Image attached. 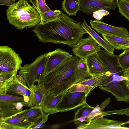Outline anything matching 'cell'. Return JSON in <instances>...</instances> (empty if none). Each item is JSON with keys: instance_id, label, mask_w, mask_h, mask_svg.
Instances as JSON below:
<instances>
[{"instance_id": "obj_1", "label": "cell", "mask_w": 129, "mask_h": 129, "mask_svg": "<svg viewBox=\"0 0 129 129\" xmlns=\"http://www.w3.org/2000/svg\"><path fill=\"white\" fill-rule=\"evenodd\" d=\"M33 31L40 42L64 44L72 48L87 33L80 23L62 11L57 19L44 24L39 23Z\"/></svg>"}, {"instance_id": "obj_2", "label": "cell", "mask_w": 129, "mask_h": 129, "mask_svg": "<svg viewBox=\"0 0 129 129\" xmlns=\"http://www.w3.org/2000/svg\"><path fill=\"white\" fill-rule=\"evenodd\" d=\"M80 59L76 55L63 61L37 81L45 93L57 96L66 92L75 84L74 73Z\"/></svg>"}, {"instance_id": "obj_3", "label": "cell", "mask_w": 129, "mask_h": 129, "mask_svg": "<svg viewBox=\"0 0 129 129\" xmlns=\"http://www.w3.org/2000/svg\"><path fill=\"white\" fill-rule=\"evenodd\" d=\"M6 13L9 23L20 30L34 27L41 20L39 13L27 0H19L9 6Z\"/></svg>"}, {"instance_id": "obj_4", "label": "cell", "mask_w": 129, "mask_h": 129, "mask_svg": "<svg viewBox=\"0 0 129 129\" xmlns=\"http://www.w3.org/2000/svg\"><path fill=\"white\" fill-rule=\"evenodd\" d=\"M123 74L111 73L98 87L101 90L110 93L118 102H129V88Z\"/></svg>"}, {"instance_id": "obj_5", "label": "cell", "mask_w": 129, "mask_h": 129, "mask_svg": "<svg viewBox=\"0 0 129 129\" xmlns=\"http://www.w3.org/2000/svg\"><path fill=\"white\" fill-rule=\"evenodd\" d=\"M47 58V53L37 57L31 63L21 67L19 74L22 76L29 87L43 75Z\"/></svg>"}, {"instance_id": "obj_6", "label": "cell", "mask_w": 129, "mask_h": 129, "mask_svg": "<svg viewBox=\"0 0 129 129\" xmlns=\"http://www.w3.org/2000/svg\"><path fill=\"white\" fill-rule=\"evenodd\" d=\"M22 60L15 51L8 46H0V74L17 71Z\"/></svg>"}, {"instance_id": "obj_7", "label": "cell", "mask_w": 129, "mask_h": 129, "mask_svg": "<svg viewBox=\"0 0 129 129\" xmlns=\"http://www.w3.org/2000/svg\"><path fill=\"white\" fill-rule=\"evenodd\" d=\"M87 96L84 92H72L68 90L58 106V112H66L78 108L86 103Z\"/></svg>"}, {"instance_id": "obj_8", "label": "cell", "mask_w": 129, "mask_h": 129, "mask_svg": "<svg viewBox=\"0 0 129 129\" xmlns=\"http://www.w3.org/2000/svg\"><path fill=\"white\" fill-rule=\"evenodd\" d=\"M101 46L91 36L81 38L73 48L72 52L80 59H86L100 49Z\"/></svg>"}, {"instance_id": "obj_9", "label": "cell", "mask_w": 129, "mask_h": 129, "mask_svg": "<svg viewBox=\"0 0 129 129\" xmlns=\"http://www.w3.org/2000/svg\"><path fill=\"white\" fill-rule=\"evenodd\" d=\"M79 10L89 14L101 9L110 11L117 7L116 0H79Z\"/></svg>"}, {"instance_id": "obj_10", "label": "cell", "mask_w": 129, "mask_h": 129, "mask_svg": "<svg viewBox=\"0 0 129 129\" xmlns=\"http://www.w3.org/2000/svg\"><path fill=\"white\" fill-rule=\"evenodd\" d=\"M90 23L93 29L102 35H112L129 38V33L125 27L113 26L97 20H90Z\"/></svg>"}, {"instance_id": "obj_11", "label": "cell", "mask_w": 129, "mask_h": 129, "mask_svg": "<svg viewBox=\"0 0 129 129\" xmlns=\"http://www.w3.org/2000/svg\"><path fill=\"white\" fill-rule=\"evenodd\" d=\"M123 122L101 117L87 123H82L77 128L78 129H129L126 127Z\"/></svg>"}, {"instance_id": "obj_12", "label": "cell", "mask_w": 129, "mask_h": 129, "mask_svg": "<svg viewBox=\"0 0 129 129\" xmlns=\"http://www.w3.org/2000/svg\"><path fill=\"white\" fill-rule=\"evenodd\" d=\"M22 111L10 117L0 118V129H29L34 123L22 117Z\"/></svg>"}, {"instance_id": "obj_13", "label": "cell", "mask_w": 129, "mask_h": 129, "mask_svg": "<svg viewBox=\"0 0 129 129\" xmlns=\"http://www.w3.org/2000/svg\"><path fill=\"white\" fill-rule=\"evenodd\" d=\"M22 76H14L6 87L7 94L18 96H29L30 89L28 87Z\"/></svg>"}, {"instance_id": "obj_14", "label": "cell", "mask_w": 129, "mask_h": 129, "mask_svg": "<svg viewBox=\"0 0 129 129\" xmlns=\"http://www.w3.org/2000/svg\"><path fill=\"white\" fill-rule=\"evenodd\" d=\"M47 60L43 75L48 73L61 63L73 56L69 52L60 48L49 52L47 53Z\"/></svg>"}, {"instance_id": "obj_15", "label": "cell", "mask_w": 129, "mask_h": 129, "mask_svg": "<svg viewBox=\"0 0 129 129\" xmlns=\"http://www.w3.org/2000/svg\"><path fill=\"white\" fill-rule=\"evenodd\" d=\"M66 92L56 96L45 94L41 100L39 106L45 113L53 114L58 112V106Z\"/></svg>"}, {"instance_id": "obj_16", "label": "cell", "mask_w": 129, "mask_h": 129, "mask_svg": "<svg viewBox=\"0 0 129 129\" xmlns=\"http://www.w3.org/2000/svg\"><path fill=\"white\" fill-rule=\"evenodd\" d=\"M97 53L104 66L111 73H119L123 72L118 66V55H114L101 49Z\"/></svg>"}, {"instance_id": "obj_17", "label": "cell", "mask_w": 129, "mask_h": 129, "mask_svg": "<svg viewBox=\"0 0 129 129\" xmlns=\"http://www.w3.org/2000/svg\"><path fill=\"white\" fill-rule=\"evenodd\" d=\"M86 59L90 76L102 75L109 72L100 59L97 53L89 56Z\"/></svg>"}, {"instance_id": "obj_18", "label": "cell", "mask_w": 129, "mask_h": 129, "mask_svg": "<svg viewBox=\"0 0 129 129\" xmlns=\"http://www.w3.org/2000/svg\"><path fill=\"white\" fill-rule=\"evenodd\" d=\"M25 104L21 102H12L0 101V118H4L13 116L23 110Z\"/></svg>"}, {"instance_id": "obj_19", "label": "cell", "mask_w": 129, "mask_h": 129, "mask_svg": "<svg viewBox=\"0 0 129 129\" xmlns=\"http://www.w3.org/2000/svg\"><path fill=\"white\" fill-rule=\"evenodd\" d=\"M105 39L114 49L124 50L129 48V38L109 35H102Z\"/></svg>"}, {"instance_id": "obj_20", "label": "cell", "mask_w": 129, "mask_h": 129, "mask_svg": "<svg viewBox=\"0 0 129 129\" xmlns=\"http://www.w3.org/2000/svg\"><path fill=\"white\" fill-rule=\"evenodd\" d=\"M81 26L87 33L108 52L114 54L115 49L104 39L101 38L87 23L84 19Z\"/></svg>"}, {"instance_id": "obj_21", "label": "cell", "mask_w": 129, "mask_h": 129, "mask_svg": "<svg viewBox=\"0 0 129 129\" xmlns=\"http://www.w3.org/2000/svg\"><path fill=\"white\" fill-rule=\"evenodd\" d=\"M23 118L28 121L34 123L43 116L45 113L40 106L30 107L29 109L22 111Z\"/></svg>"}, {"instance_id": "obj_22", "label": "cell", "mask_w": 129, "mask_h": 129, "mask_svg": "<svg viewBox=\"0 0 129 129\" xmlns=\"http://www.w3.org/2000/svg\"><path fill=\"white\" fill-rule=\"evenodd\" d=\"M88 75L86 59H80L74 73L75 84L81 80L87 79Z\"/></svg>"}, {"instance_id": "obj_23", "label": "cell", "mask_w": 129, "mask_h": 129, "mask_svg": "<svg viewBox=\"0 0 129 129\" xmlns=\"http://www.w3.org/2000/svg\"><path fill=\"white\" fill-rule=\"evenodd\" d=\"M30 93L29 96L30 107L39 106L41 100L45 94L38 85H32L29 87Z\"/></svg>"}, {"instance_id": "obj_24", "label": "cell", "mask_w": 129, "mask_h": 129, "mask_svg": "<svg viewBox=\"0 0 129 129\" xmlns=\"http://www.w3.org/2000/svg\"><path fill=\"white\" fill-rule=\"evenodd\" d=\"M111 74L109 71L105 74L92 76L91 78L81 80L76 83L87 85L95 88L101 85Z\"/></svg>"}, {"instance_id": "obj_25", "label": "cell", "mask_w": 129, "mask_h": 129, "mask_svg": "<svg viewBox=\"0 0 129 129\" xmlns=\"http://www.w3.org/2000/svg\"><path fill=\"white\" fill-rule=\"evenodd\" d=\"M79 0H63L62 9L69 15H76L79 9Z\"/></svg>"}, {"instance_id": "obj_26", "label": "cell", "mask_w": 129, "mask_h": 129, "mask_svg": "<svg viewBox=\"0 0 129 129\" xmlns=\"http://www.w3.org/2000/svg\"><path fill=\"white\" fill-rule=\"evenodd\" d=\"M61 12L59 10H51L40 15L41 20L39 23L44 24L57 19Z\"/></svg>"}, {"instance_id": "obj_27", "label": "cell", "mask_w": 129, "mask_h": 129, "mask_svg": "<svg viewBox=\"0 0 129 129\" xmlns=\"http://www.w3.org/2000/svg\"><path fill=\"white\" fill-rule=\"evenodd\" d=\"M116 4L119 13L129 21V1L116 0Z\"/></svg>"}, {"instance_id": "obj_28", "label": "cell", "mask_w": 129, "mask_h": 129, "mask_svg": "<svg viewBox=\"0 0 129 129\" xmlns=\"http://www.w3.org/2000/svg\"><path fill=\"white\" fill-rule=\"evenodd\" d=\"M118 60L119 66L123 71L129 68V48L118 55Z\"/></svg>"}, {"instance_id": "obj_29", "label": "cell", "mask_w": 129, "mask_h": 129, "mask_svg": "<svg viewBox=\"0 0 129 129\" xmlns=\"http://www.w3.org/2000/svg\"><path fill=\"white\" fill-rule=\"evenodd\" d=\"M94 108L89 106L87 103L79 107L75 112L74 120L88 115Z\"/></svg>"}, {"instance_id": "obj_30", "label": "cell", "mask_w": 129, "mask_h": 129, "mask_svg": "<svg viewBox=\"0 0 129 129\" xmlns=\"http://www.w3.org/2000/svg\"><path fill=\"white\" fill-rule=\"evenodd\" d=\"M94 88L87 85L76 83L73 84L68 90L70 92H84L88 95Z\"/></svg>"}, {"instance_id": "obj_31", "label": "cell", "mask_w": 129, "mask_h": 129, "mask_svg": "<svg viewBox=\"0 0 129 129\" xmlns=\"http://www.w3.org/2000/svg\"><path fill=\"white\" fill-rule=\"evenodd\" d=\"M34 7L40 15L51 10L46 5L45 0H36Z\"/></svg>"}, {"instance_id": "obj_32", "label": "cell", "mask_w": 129, "mask_h": 129, "mask_svg": "<svg viewBox=\"0 0 129 129\" xmlns=\"http://www.w3.org/2000/svg\"><path fill=\"white\" fill-rule=\"evenodd\" d=\"M50 114L45 113L44 115L35 122L29 129H36L43 127L45 124L48 120V116Z\"/></svg>"}, {"instance_id": "obj_33", "label": "cell", "mask_w": 129, "mask_h": 129, "mask_svg": "<svg viewBox=\"0 0 129 129\" xmlns=\"http://www.w3.org/2000/svg\"><path fill=\"white\" fill-rule=\"evenodd\" d=\"M103 111L100 106L97 105L90 113L85 116V122H90L95 117L101 114Z\"/></svg>"}, {"instance_id": "obj_34", "label": "cell", "mask_w": 129, "mask_h": 129, "mask_svg": "<svg viewBox=\"0 0 129 129\" xmlns=\"http://www.w3.org/2000/svg\"><path fill=\"white\" fill-rule=\"evenodd\" d=\"M101 114L102 117L113 114L119 115H124L129 117V108L110 111H103Z\"/></svg>"}, {"instance_id": "obj_35", "label": "cell", "mask_w": 129, "mask_h": 129, "mask_svg": "<svg viewBox=\"0 0 129 129\" xmlns=\"http://www.w3.org/2000/svg\"><path fill=\"white\" fill-rule=\"evenodd\" d=\"M93 13L92 17L99 21L101 20L103 17L110 14V13L108 11L104 9L97 10Z\"/></svg>"}, {"instance_id": "obj_36", "label": "cell", "mask_w": 129, "mask_h": 129, "mask_svg": "<svg viewBox=\"0 0 129 129\" xmlns=\"http://www.w3.org/2000/svg\"><path fill=\"white\" fill-rule=\"evenodd\" d=\"M17 71L0 74V82L9 80L17 75Z\"/></svg>"}, {"instance_id": "obj_37", "label": "cell", "mask_w": 129, "mask_h": 129, "mask_svg": "<svg viewBox=\"0 0 129 129\" xmlns=\"http://www.w3.org/2000/svg\"><path fill=\"white\" fill-rule=\"evenodd\" d=\"M15 2V0H0L1 5L9 6Z\"/></svg>"}, {"instance_id": "obj_38", "label": "cell", "mask_w": 129, "mask_h": 129, "mask_svg": "<svg viewBox=\"0 0 129 129\" xmlns=\"http://www.w3.org/2000/svg\"><path fill=\"white\" fill-rule=\"evenodd\" d=\"M111 101V99L109 98L104 101L100 105L103 110Z\"/></svg>"}, {"instance_id": "obj_39", "label": "cell", "mask_w": 129, "mask_h": 129, "mask_svg": "<svg viewBox=\"0 0 129 129\" xmlns=\"http://www.w3.org/2000/svg\"><path fill=\"white\" fill-rule=\"evenodd\" d=\"M124 76L129 79V68L123 71Z\"/></svg>"}, {"instance_id": "obj_40", "label": "cell", "mask_w": 129, "mask_h": 129, "mask_svg": "<svg viewBox=\"0 0 129 129\" xmlns=\"http://www.w3.org/2000/svg\"><path fill=\"white\" fill-rule=\"evenodd\" d=\"M28 1L31 3L33 5V6H34L35 4L36 0H27Z\"/></svg>"}, {"instance_id": "obj_41", "label": "cell", "mask_w": 129, "mask_h": 129, "mask_svg": "<svg viewBox=\"0 0 129 129\" xmlns=\"http://www.w3.org/2000/svg\"><path fill=\"white\" fill-rule=\"evenodd\" d=\"M128 123H129V120L125 122H123L122 124H125Z\"/></svg>"}, {"instance_id": "obj_42", "label": "cell", "mask_w": 129, "mask_h": 129, "mask_svg": "<svg viewBox=\"0 0 129 129\" xmlns=\"http://www.w3.org/2000/svg\"><path fill=\"white\" fill-rule=\"evenodd\" d=\"M126 81L128 87L129 88V79H127L126 80Z\"/></svg>"}, {"instance_id": "obj_43", "label": "cell", "mask_w": 129, "mask_h": 129, "mask_svg": "<svg viewBox=\"0 0 129 129\" xmlns=\"http://www.w3.org/2000/svg\"><path fill=\"white\" fill-rule=\"evenodd\" d=\"M128 0V1H129V0Z\"/></svg>"}]
</instances>
